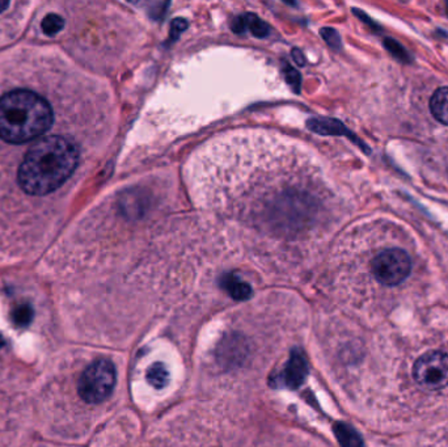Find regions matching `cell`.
<instances>
[{
	"label": "cell",
	"instance_id": "cell-1",
	"mask_svg": "<svg viewBox=\"0 0 448 447\" xmlns=\"http://www.w3.org/2000/svg\"><path fill=\"white\" fill-rule=\"evenodd\" d=\"M62 75L46 52L0 62V247H37L81 168Z\"/></svg>",
	"mask_w": 448,
	"mask_h": 447
},
{
	"label": "cell",
	"instance_id": "cell-2",
	"mask_svg": "<svg viewBox=\"0 0 448 447\" xmlns=\"http://www.w3.org/2000/svg\"><path fill=\"white\" fill-rule=\"evenodd\" d=\"M392 419L434 416L448 410V335H429L392 348Z\"/></svg>",
	"mask_w": 448,
	"mask_h": 447
},
{
	"label": "cell",
	"instance_id": "cell-3",
	"mask_svg": "<svg viewBox=\"0 0 448 447\" xmlns=\"http://www.w3.org/2000/svg\"><path fill=\"white\" fill-rule=\"evenodd\" d=\"M116 381L114 365L108 359H98L81 374L78 391L84 402L99 404L105 402L113 393Z\"/></svg>",
	"mask_w": 448,
	"mask_h": 447
},
{
	"label": "cell",
	"instance_id": "cell-4",
	"mask_svg": "<svg viewBox=\"0 0 448 447\" xmlns=\"http://www.w3.org/2000/svg\"><path fill=\"white\" fill-rule=\"evenodd\" d=\"M372 276L383 286L401 285L412 273V260L403 250L391 248L383 250L371 264Z\"/></svg>",
	"mask_w": 448,
	"mask_h": 447
},
{
	"label": "cell",
	"instance_id": "cell-5",
	"mask_svg": "<svg viewBox=\"0 0 448 447\" xmlns=\"http://www.w3.org/2000/svg\"><path fill=\"white\" fill-rule=\"evenodd\" d=\"M308 373V366L305 356L300 352H293L291 357L287 362L286 367L282 373L283 383L290 388H296L305 382Z\"/></svg>",
	"mask_w": 448,
	"mask_h": 447
},
{
	"label": "cell",
	"instance_id": "cell-6",
	"mask_svg": "<svg viewBox=\"0 0 448 447\" xmlns=\"http://www.w3.org/2000/svg\"><path fill=\"white\" fill-rule=\"evenodd\" d=\"M430 112L437 121L448 126V87H442L434 92L430 99Z\"/></svg>",
	"mask_w": 448,
	"mask_h": 447
},
{
	"label": "cell",
	"instance_id": "cell-7",
	"mask_svg": "<svg viewBox=\"0 0 448 447\" xmlns=\"http://www.w3.org/2000/svg\"><path fill=\"white\" fill-rule=\"evenodd\" d=\"M222 284H223L224 290L232 296L233 299L245 301L252 296V287L233 274L225 276Z\"/></svg>",
	"mask_w": 448,
	"mask_h": 447
},
{
	"label": "cell",
	"instance_id": "cell-8",
	"mask_svg": "<svg viewBox=\"0 0 448 447\" xmlns=\"http://www.w3.org/2000/svg\"><path fill=\"white\" fill-rule=\"evenodd\" d=\"M415 447H448V421L423 436Z\"/></svg>",
	"mask_w": 448,
	"mask_h": 447
},
{
	"label": "cell",
	"instance_id": "cell-9",
	"mask_svg": "<svg viewBox=\"0 0 448 447\" xmlns=\"http://www.w3.org/2000/svg\"><path fill=\"white\" fill-rule=\"evenodd\" d=\"M35 316V310L32 307V304L29 302H18L12 307L11 311V319L12 323L18 327V328H27L28 325L33 320Z\"/></svg>",
	"mask_w": 448,
	"mask_h": 447
},
{
	"label": "cell",
	"instance_id": "cell-10",
	"mask_svg": "<svg viewBox=\"0 0 448 447\" xmlns=\"http://www.w3.org/2000/svg\"><path fill=\"white\" fill-rule=\"evenodd\" d=\"M146 204H147V201L144 199L142 193H139V192H127L124 195V197L121 198L122 210L129 216H135V215L138 216V215L142 214Z\"/></svg>",
	"mask_w": 448,
	"mask_h": 447
},
{
	"label": "cell",
	"instance_id": "cell-11",
	"mask_svg": "<svg viewBox=\"0 0 448 447\" xmlns=\"http://www.w3.org/2000/svg\"><path fill=\"white\" fill-rule=\"evenodd\" d=\"M310 127L320 134H350L346 127L334 120H314L310 121Z\"/></svg>",
	"mask_w": 448,
	"mask_h": 447
},
{
	"label": "cell",
	"instance_id": "cell-12",
	"mask_svg": "<svg viewBox=\"0 0 448 447\" xmlns=\"http://www.w3.org/2000/svg\"><path fill=\"white\" fill-rule=\"evenodd\" d=\"M147 381L155 388H163L170 382V371L162 362H156L147 371Z\"/></svg>",
	"mask_w": 448,
	"mask_h": 447
},
{
	"label": "cell",
	"instance_id": "cell-13",
	"mask_svg": "<svg viewBox=\"0 0 448 447\" xmlns=\"http://www.w3.org/2000/svg\"><path fill=\"white\" fill-rule=\"evenodd\" d=\"M242 18V21H244V29L245 30H251L252 35L260 37V38L268 36L269 27L259 16H256L253 13H247Z\"/></svg>",
	"mask_w": 448,
	"mask_h": 447
},
{
	"label": "cell",
	"instance_id": "cell-14",
	"mask_svg": "<svg viewBox=\"0 0 448 447\" xmlns=\"http://www.w3.org/2000/svg\"><path fill=\"white\" fill-rule=\"evenodd\" d=\"M336 433H337V437L341 442V445L343 447H359L360 446V442L357 437V434L353 431V430L338 424L337 428H336Z\"/></svg>",
	"mask_w": 448,
	"mask_h": 447
},
{
	"label": "cell",
	"instance_id": "cell-15",
	"mask_svg": "<svg viewBox=\"0 0 448 447\" xmlns=\"http://www.w3.org/2000/svg\"><path fill=\"white\" fill-rule=\"evenodd\" d=\"M384 46L387 49L391 52V54L394 55V58H397L399 61H403V62H408L409 61V53L403 49V46L401 44H399L397 41H394L392 38H388L384 42Z\"/></svg>",
	"mask_w": 448,
	"mask_h": 447
},
{
	"label": "cell",
	"instance_id": "cell-16",
	"mask_svg": "<svg viewBox=\"0 0 448 447\" xmlns=\"http://www.w3.org/2000/svg\"><path fill=\"white\" fill-rule=\"evenodd\" d=\"M323 37L326 40V42L333 47H340L341 38L338 33L333 29H323Z\"/></svg>",
	"mask_w": 448,
	"mask_h": 447
},
{
	"label": "cell",
	"instance_id": "cell-17",
	"mask_svg": "<svg viewBox=\"0 0 448 447\" xmlns=\"http://www.w3.org/2000/svg\"><path fill=\"white\" fill-rule=\"evenodd\" d=\"M287 81L288 83L291 84V86H294L295 87V91H299V84H300V78H299V75H297V72L293 69V67H288L287 66Z\"/></svg>",
	"mask_w": 448,
	"mask_h": 447
},
{
	"label": "cell",
	"instance_id": "cell-18",
	"mask_svg": "<svg viewBox=\"0 0 448 447\" xmlns=\"http://www.w3.org/2000/svg\"><path fill=\"white\" fill-rule=\"evenodd\" d=\"M187 23H185V20H175L173 21V24H172V35H179L185 28H187Z\"/></svg>",
	"mask_w": 448,
	"mask_h": 447
},
{
	"label": "cell",
	"instance_id": "cell-19",
	"mask_svg": "<svg viewBox=\"0 0 448 447\" xmlns=\"http://www.w3.org/2000/svg\"><path fill=\"white\" fill-rule=\"evenodd\" d=\"M294 58H295L296 62L299 63V64H305V58H303V54L300 53V52H294Z\"/></svg>",
	"mask_w": 448,
	"mask_h": 447
},
{
	"label": "cell",
	"instance_id": "cell-20",
	"mask_svg": "<svg viewBox=\"0 0 448 447\" xmlns=\"http://www.w3.org/2000/svg\"><path fill=\"white\" fill-rule=\"evenodd\" d=\"M4 345H6V340H4V339H3V336L0 335V349L3 348Z\"/></svg>",
	"mask_w": 448,
	"mask_h": 447
}]
</instances>
